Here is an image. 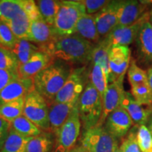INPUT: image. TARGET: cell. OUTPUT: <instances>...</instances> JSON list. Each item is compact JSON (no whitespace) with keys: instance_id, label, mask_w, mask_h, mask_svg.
Returning <instances> with one entry per match:
<instances>
[{"instance_id":"7","label":"cell","mask_w":152,"mask_h":152,"mask_svg":"<svg viewBox=\"0 0 152 152\" xmlns=\"http://www.w3.org/2000/svg\"><path fill=\"white\" fill-rule=\"evenodd\" d=\"M23 115L41 130L50 132L48 102L35 90L25 97Z\"/></svg>"},{"instance_id":"40","label":"cell","mask_w":152,"mask_h":152,"mask_svg":"<svg viewBox=\"0 0 152 152\" xmlns=\"http://www.w3.org/2000/svg\"><path fill=\"white\" fill-rule=\"evenodd\" d=\"M11 130V124L0 117V151Z\"/></svg>"},{"instance_id":"25","label":"cell","mask_w":152,"mask_h":152,"mask_svg":"<svg viewBox=\"0 0 152 152\" xmlns=\"http://www.w3.org/2000/svg\"><path fill=\"white\" fill-rule=\"evenodd\" d=\"M31 138L23 136L11 128L0 152H26L27 144Z\"/></svg>"},{"instance_id":"14","label":"cell","mask_w":152,"mask_h":152,"mask_svg":"<svg viewBox=\"0 0 152 152\" xmlns=\"http://www.w3.org/2000/svg\"><path fill=\"white\" fill-rule=\"evenodd\" d=\"M133 122L129 114L121 106L106 118L104 128L115 138H121L128 133Z\"/></svg>"},{"instance_id":"26","label":"cell","mask_w":152,"mask_h":152,"mask_svg":"<svg viewBox=\"0 0 152 152\" xmlns=\"http://www.w3.org/2000/svg\"><path fill=\"white\" fill-rule=\"evenodd\" d=\"M88 75L89 82L97 90L102 100L103 95L109 85L108 79L103 69L96 63L91 62V69L88 71Z\"/></svg>"},{"instance_id":"2","label":"cell","mask_w":152,"mask_h":152,"mask_svg":"<svg viewBox=\"0 0 152 152\" xmlns=\"http://www.w3.org/2000/svg\"><path fill=\"white\" fill-rule=\"evenodd\" d=\"M72 71L68 64L53 61L33 77L35 90L49 103L54 100Z\"/></svg>"},{"instance_id":"33","label":"cell","mask_w":152,"mask_h":152,"mask_svg":"<svg viewBox=\"0 0 152 152\" xmlns=\"http://www.w3.org/2000/svg\"><path fill=\"white\" fill-rule=\"evenodd\" d=\"M129 83L132 86L148 83L147 72L137 65L134 61L131 63L128 69Z\"/></svg>"},{"instance_id":"28","label":"cell","mask_w":152,"mask_h":152,"mask_svg":"<svg viewBox=\"0 0 152 152\" xmlns=\"http://www.w3.org/2000/svg\"><path fill=\"white\" fill-rule=\"evenodd\" d=\"M25 98L7 102L0 105V117L11 124L15 119L23 115Z\"/></svg>"},{"instance_id":"34","label":"cell","mask_w":152,"mask_h":152,"mask_svg":"<svg viewBox=\"0 0 152 152\" xmlns=\"http://www.w3.org/2000/svg\"><path fill=\"white\" fill-rule=\"evenodd\" d=\"M136 139L141 152H152V135L149 128L144 125L139 128Z\"/></svg>"},{"instance_id":"17","label":"cell","mask_w":152,"mask_h":152,"mask_svg":"<svg viewBox=\"0 0 152 152\" xmlns=\"http://www.w3.org/2000/svg\"><path fill=\"white\" fill-rule=\"evenodd\" d=\"M121 106L128 112L132 122L138 125H144L152 113V106L142 104L132 97L130 92H124Z\"/></svg>"},{"instance_id":"6","label":"cell","mask_w":152,"mask_h":152,"mask_svg":"<svg viewBox=\"0 0 152 152\" xmlns=\"http://www.w3.org/2000/svg\"><path fill=\"white\" fill-rule=\"evenodd\" d=\"M81 145L90 152H116L118 143L103 125H96L83 131Z\"/></svg>"},{"instance_id":"23","label":"cell","mask_w":152,"mask_h":152,"mask_svg":"<svg viewBox=\"0 0 152 152\" xmlns=\"http://www.w3.org/2000/svg\"><path fill=\"white\" fill-rule=\"evenodd\" d=\"M54 146L52 133L42 132L39 135L33 137L27 144L26 152H52Z\"/></svg>"},{"instance_id":"1","label":"cell","mask_w":152,"mask_h":152,"mask_svg":"<svg viewBox=\"0 0 152 152\" xmlns=\"http://www.w3.org/2000/svg\"><path fill=\"white\" fill-rule=\"evenodd\" d=\"M95 45L77 35H57L52 42L39 49L48 54L54 61L66 64H87L91 62Z\"/></svg>"},{"instance_id":"42","label":"cell","mask_w":152,"mask_h":152,"mask_svg":"<svg viewBox=\"0 0 152 152\" xmlns=\"http://www.w3.org/2000/svg\"><path fill=\"white\" fill-rule=\"evenodd\" d=\"M69 152H90L88 150L85 149V147H83V146H77L75 147L73 149H71Z\"/></svg>"},{"instance_id":"22","label":"cell","mask_w":152,"mask_h":152,"mask_svg":"<svg viewBox=\"0 0 152 152\" xmlns=\"http://www.w3.org/2000/svg\"><path fill=\"white\" fill-rule=\"evenodd\" d=\"M75 34L95 45L102 40L98 33L94 15H83L76 26Z\"/></svg>"},{"instance_id":"38","label":"cell","mask_w":152,"mask_h":152,"mask_svg":"<svg viewBox=\"0 0 152 152\" xmlns=\"http://www.w3.org/2000/svg\"><path fill=\"white\" fill-rule=\"evenodd\" d=\"M118 152H141L137 142L136 134L131 133L129 134L118 147Z\"/></svg>"},{"instance_id":"29","label":"cell","mask_w":152,"mask_h":152,"mask_svg":"<svg viewBox=\"0 0 152 152\" xmlns=\"http://www.w3.org/2000/svg\"><path fill=\"white\" fill-rule=\"evenodd\" d=\"M11 128L18 134L28 137L37 136L43 132L23 115L17 118L11 123Z\"/></svg>"},{"instance_id":"24","label":"cell","mask_w":152,"mask_h":152,"mask_svg":"<svg viewBox=\"0 0 152 152\" xmlns=\"http://www.w3.org/2000/svg\"><path fill=\"white\" fill-rule=\"evenodd\" d=\"M39 50V47L31 42L19 39H17L14 47L11 49L18 59L19 66L23 65L27 63L30 57Z\"/></svg>"},{"instance_id":"37","label":"cell","mask_w":152,"mask_h":152,"mask_svg":"<svg viewBox=\"0 0 152 152\" xmlns=\"http://www.w3.org/2000/svg\"><path fill=\"white\" fill-rule=\"evenodd\" d=\"M81 3L84 5L86 14L93 15L102 10L110 1L106 0H82Z\"/></svg>"},{"instance_id":"21","label":"cell","mask_w":152,"mask_h":152,"mask_svg":"<svg viewBox=\"0 0 152 152\" xmlns=\"http://www.w3.org/2000/svg\"><path fill=\"white\" fill-rule=\"evenodd\" d=\"M58 35L53 26H49L42 19L30 22L28 41L39 45V47L46 46Z\"/></svg>"},{"instance_id":"10","label":"cell","mask_w":152,"mask_h":152,"mask_svg":"<svg viewBox=\"0 0 152 152\" xmlns=\"http://www.w3.org/2000/svg\"><path fill=\"white\" fill-rule=\"evenodd\" d=\"M131 50L128 46L113 45L109 49L110 74L109 84L124 80V77L130 66Z\"/></svg>"},{"instance_id":"18","label":"cell","mask_w":152,"mask_h":152,"mask_svg":"<svg viewBox=\"0 0 152 152\" xmlns=\"http://www.w3.org/2000/svg\"><path fill=\"white\" fill-rule=\"evenodd\" d=\"M77 103H59L53 101L48 104L49 129L55 136L77 106Z\"/></svg>"},{"instance_id":"31","label":"cell","mask_w":152,"mask_h":152,"mask_svg":"<svg viewBox=\"0 0 152 152\" xmlns=\"http://www.w3.org/2000/svg\"><path fill=\"white\" fill-rule=\"evenodd\" d=\"M130 94L139 103L152 106V91L148 83L132 86Z\"/></svg>"},{"instance_id":"32","label":"cell","mask_w":152,"mask_h":152,"mask_svg":"<svg viewBox=\"0 0 152 152\" xmlns=\"http://www.w3.org/2000/svg\"><path fill=\"white\" fill-rule=\"evenodd\" d=\"M19 63L16 56L10 49L0 46V69L17 73Z\"/></svg>"},{"instance_id":"3","label":"cell","mask_w":152,"mask_h":152,"mask_svg":"<svg viewBox=\"0 0 152 152\" xmlns=\"http://www.w3.org/2000/svg\"><path fill=\"white\" fill-rule=\"evenodd\" d=\"M0 21L10 28L17 39L28 40L30 20L20 0H0Z\"/></svg>"},{"instance_id":"13","label":"cell","mask_w":152,"mask_h":152,"mask_svg":"<svg viewBox=\"0 0 152 152\" xmlns=\"http://www.w3.org/2000/svg\"><path fill=\"white\" fill-rule=\"evenodd\" d=\"M147 2L137 0L120 1L118 8L117 27L128 26L134 23L147 9Z\"/></svg>"},{"instance_id":"41","label":"cell","mask_w":152,"mask_h":152,"mask_svg":"<svg viewBox=\"0 0 152 152\" xmlns=\"http://www.w3.org/2000/svg\"><path fill=\"white\" fill-rule=\"evenodd\" d=\"M147 74L148 84H149L150 88H151V90L152 91V65L147 69Z\"/></svg>"},{"instance_id":"44","label":"cell","mask_w":152,"mask_h":152,"mask_svg":"<svg viewBox=\"0 0 152 152\" xmlns=\"http://www.w3.org/2000/svg\"><path fill=\"white\" fill-rule=\"evenodd\" d=\"M149 130L150 131V132H151V135H152V121L151 122V123H150L149 125Z\"/></svg>"},{"instance_id":"15","label":"cell","mask_w":152,"mask_h":152,"mask_svg":"<svg viewBox=\"0 0 152 152\" xmlns=\"http://www.w3.org/2000/svg\"><path fill=\"white\" fill-rule=\"evenodd\" d=\"M124 92L123 81H116L108 85L102 97V114L97 125H103L108 115L121 106Z\"/></svg>"},{"instance_id":"9","label":"cell","mask_w":152,"mask_h":152,"mask_svg":"<svg viewBox=\"0 0 152 152\" xmlns=\"http://www.w3.org/2000/svg\"><path fill=\"white\" fill-rule=\"evenodd\" d=\"M81 128L77 106L61 127L56 134L54 152H69L75 147Z\"/></svg>"},{"instance_id":"39","label":"cell","mask_w":152,"mask_h":152,"mask_svg":"<svg viewBox=\"0 0 152 152\" xmlns=\"http://www.w3.org/2000/svg\"><path fill=\"white\" fill-rule=\"evenodd\" d=\"M18 77H19L18 75L16 72L0 69V92L9 83Z\"/></svg>"},{"instance_id":"30","label":"cell","mask_w":152,"mask_h":152,"mask_svg":"<svg viewBox=\"0 0 152 152\" xmlns=\"http://www.w3.org/2000/svg\"><path fill=\"white\" fill-rule=\"evenodd\" d=\"M109 47L101 40L98 44L95 45L94 50L92 52L91 62L96 63L102 68L109 82V77L110 74L109 64Z\"/></svg>"},{"instance_id":"43","label":"cell","mask_w":152,"mask_h":152,"mask_svg":"<svg viewBox=\"0 0 152 152\" xmlns=\"http://www.w3.org/2000/svg\"><path fill=\"white\" fill-rule=\"evenodd\" d=\"M149 21L150 24H151V26L152 27V11H151V13H150V17H149Z\"/></svg>"},{"instance_id":"11","label":"cell","mask_w":152,"mask_h":152,"mask_svg":"<svg viewBox=\"0 0 152 152\" xmlns=\"http://www.w3.org/2000/svg\"><path fill=\"white\" fill-rule=\"evenodd\" d=\"M149 17L150 13H145L137 21L130 26L116 27L112 30L109 35L106 36L102 40L109 48L113 45L128 46L135 40L139 30L142 27V24L149 20Z\"/></svg>"},{"instance_id":"4","label":"cell","mask_w":152,"mask_h":152,"mask_svg":"<svg viewBox=\"0 0 152 152\" xmlns=\"http://www.w3.org/2000/svg\"><path fill=\"white\" fill-rule=\"evenodd\" d=\"M83 131L96 126L102 114V100L97 90L88 82L77 103Z\"/></svg>"},{"instance_id":"27","label":"cell","mask_w":152,"mask_h":152,"mask_svg":"<svg viewBox=\"0 0 152 152\" xmlns=\"http://www.w3.org/2000/svg\"><path fill=\"white\" fill-rule=\"evenodd\" d=\"M42 19L49 26H53L55 18L61 4V1L39 0L36 1Z\"/></svg>"},{"instance_id":"8","label":"cell","mask_w":152,"mask_h":152,"mask_svg":"<svg viewBox=\"0 0 152 152\" xmlns=\"http://www.w3.org/2000/svg\"><path fill=\"white\" fill-rule=\"evenodd\" d=\"M88 71L85 66L72 70L65 84L54 98L59 103H77L89 82Z\"/></svg>"},{"instance_id":"12","label":"cell","mask_w":152,"mask_h":152,"mask_svg":"<svg viewBox=\"0 0 152 152\" xmlns=\"http://www.w3.org/2000/svg\"><path fill=\"white\" fill-rule=\"evenodd\" d=\"M119 2L120 1H110L102 10L94 15L98 33L102 39L109 35L112 30L117 27V12Z\"/></svg>"},{"instance_id":"5","label":"cell","mask_w":152,"mask_h":152,"mask_svg":"<svg viewBox=\"0 0 152 152\" xmlns=\"http://www.w3.org/2000/svg\"><path fill=\"white\" fill-rule=\"evenodd\" d=\"M86 14L80 1H61L53 28L58 35H74L80 17Z\"/></svg>"},{"instance_id":"16","label":"cell","mask_w":152,"mask_h":152,"mask_svg":"<svg viewBox=\"0 0 152 152\" xmlns=\"http://www.w3.org/2000/svg\"><path fill=\"white\" fill-rule=\"evenodd\" d=\"M34 90L33 78L18 77L0 92V105L25 98Z\"/></svg>"},{"instance_id":"20","label":"cell","mask_w":152,"mask_h":152,"mask_svg":"<svg viewBox=\"0 0 152 152\" xmlns=\"http://www.w3.org/2000/svg\"><path fill=\"white\" fill-rule=\"evenodd\" d=\"M135 42L140 60L144 64L152 65V27L149 20L142 24Z\"/></svg>"},{"instance_id":"35","label":"cell","mask_w":152,"mask_h":152,"mask_svg":"<svg viewBox=\"0 0 152 152\" xmlns=\"http://www.w3.org/2000/svg\"><path fill=\"white\" fill-rule=\"evenodd\" d=\"M17 39L10 28L0 21V46L11 50L14 47Z\"/></svg>"},{"instance_id":"45","label":"cell","mask_w":152,"mask_h":152,"mask_svg":"<svg viewBox=\"0 0 152 152\" xmlns=\"http://www.w3.org/2000/svg\"><path fill=\"white\" fill-rule=\"evenodd\" d=\"M116 152H118V151H116Z\"/></svg>"},{"instance_id":"19","label":"cell","mask_w":152,"mask_h":152,"mask_svg":"<svg viewBox=\"0 0 152 152\" xmlns=\"http://www.w3.org/2000/svg\"><path fill=\"white\" fill-rule=\"evenodd\" d=\"M53 61L52 57L47 53L39 50L30 57L27 63L19 66L17 73L20 78H33Z\"/></svg>"},{"instance_id":"36","label":"cell","mask_w":152,"mask_h":152,"mask_svg":"<svg viewBox=\"0 0 152 152\" xmlns=\"http://www.w3.org/2000/svg\"><path fill=\"white\" fill-rule=\"evenodd\" d=\"M20 5L24 12L27 15L30 22L41 20L42 16L39 13L37 4L33 0H20Z\"/></svg>"}]
</instances>
